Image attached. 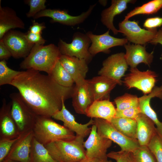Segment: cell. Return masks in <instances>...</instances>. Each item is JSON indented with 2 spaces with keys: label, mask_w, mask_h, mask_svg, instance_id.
Returning a JSON list of instances; mask_svg holds the SVG:
<instances>
[{
  "label": "cell",
  "mask_w": 162,
  "mask_h": 162,
  "mask_svg": "<svg viewBox=\"0 0 162 162\" xmlns=\"http://www.w3.org/2000/svg\"><path fill=\"white\" fill-rule=\"evenodd\" d=\"M112 142L110 140L100 135L97 133L96 126L93 124L88 138L83 142V146L86 149V157L108 158L107 150L111 146Z\"/></svg>",
  "instance_id": "obj_11"
},
{
  "label": "cell",
  "mask_w": 162,
  "mask_h": 162,
  "mask_svg": "<svg viewBox=\"0 0 162 162\" xmlns=\"http://www.w3.org/2000/svg\"><path fill=\"white\" fill-rule=\"evenodd\" d=\"M90 94L93 101L109 100L110 94L118 82L110 78L100 76L87 80Z\"/></svg>",
  "instance_id": "obj_17"
},
{
  "label": "cell",
  "mask_w": 162,
  "mask_h": 162,
  "mask_svg": "<svg viewBox=\"0 0 162 162\" xmlns=\"http://www.w3.org/2000/svg\"><path fill=\"white\" fill-rule=\"evenodd\" d=\"M1 162H19V161L9 159H5Z\"/></svg>",
  "instance_id": "obj_45"
},
{
  "label": "cell",
  "mask_w": 162,
  "mask_h": 162,
  "mask_svg": "<svg viewBox=\"0 0 162 162\" xmlns=\"http://www.w3.org/2000/svg\"><path fill=\"white\" fill-rule=\"evenodd\" d=\"M46 0H25V3L30 7L29 11L26 14L27 17H33L37 13L46 9Z\"/></svg>",
  "instance_id": "obj_35"
},
{
  "label": "cell",
  "mask_w": 162,
  "mask_h": 162,
  "mask_svg": "<svg viewBox=\"0 0 162 162\" xmlns=\"http://www.w3.org/2000/svg\"><path fill=\"white\" fill-rule=\"evenodd\" d=\"M94 120L98 134L117 144L120 147L121 150L131 152L140 146L137 140L125 136L118 131L110 122L99 118H94Z\"/></svg>",
  "instance_id": "obj_6"
},
{
  "label": "cell",
  "mask_w": 162,
  "mask_h": 162,
  "mask_svg": "<svg viewBox=\"0 0 162 162\" xmlns=\"http://www.w3.org/2000/svg\"><path fill=\"white\" fill-rule=\"evenodd\" d=\"M136 1L132 0H112L111 5L103 10L101 13V21L109 30H111L114 34L119 32L113 24V19L116 15L120 14L127 8L128 3H134Z\"/></svg>",
  "instance_id": "obj_23"
},
{
  "label": "cell",
  "mask_w": 162,
  "mask_h": 162,
  "mask_svg": "<svg viewBox=\"0 0 162 162\" xmlns=\"http://www.w3.org/2000/svg\"><path fill=\"white\" fill-rule=\"evenodd\" d=\"M140 108L141 113L146 116L154 123L158 134L162 138V122L159 120L156 113L151 106L150 101L147 100L142 102Z\"/></svg>",
  "instance_id": "obj_31"
},
{
  "label": "cell",
  "mask_w": 162,
  "mask_h": 162,
  "mask_svg": "<svg viewBox=\"0 0 162 162\" xmlns=\"http://www.w3.org/2000/svg\"><path fill=\"white\" fill-rule=\"evenodd\" d=\"M124 46L126 50L125 58L131 68H136L141 63L149 65L152 62L153 52H147L145 46L130 44H126Z\"/></svg>",
  "instance_id": "obj_20"
},
{
  "label": "cell",
  "mask_w": 162,
  "mask_h": 162,
  "mask_svg": "<svg viewBox=\"0 0 162 162\" xmlns=\"http://www.w3.org/2000/svg\"><path fill=\"white\" fill-rule=\"evenodd\" d=\"M129 162H157L156 159L148 146H140L129 152Z\"/></svg>",
  "instance_id": "obj_30"
},
{
  "label": "cell",
  "mask_w": 162,
  "mask_h": 162,
  "mask_svg": "<svg viewBox=\"0 0 162 162\" xmlns=\"http://www.w3.org/2000/svg\"><path fill=\"white\" fill-rule=\"evenodd\" d=\"M21 72L10 68L7 66L6 60H1L0 61V85H10L14 79Z\"/></svg>",
  "instance_id": "obj_33"
},
{
  "label": "cell",
  "mask_w": 162,
  "mask_h": 162,
  "mask_svg": "<svg viewBox=\"0 0 162 162\" xmlns=\"http://www.w3.org/2000/svg\"><path fill=\"white\" fill-rule=\"evenodd\" d=\"M65 100L62 101L61 109L56 112L52 116L54 119L62 121L64 126L70 130L76 133V136L84 138L90 134L91 128L89 127L94 124L92 118L86 124H79L76 121L74 116L66 108Z\"/></svg>",
  "instance_id": "obj_16"
},
{
  "label": "cell",
  "mask_w": 162,
  "mask_h": 162,
  "mask_svg": "<svg viewBox=\"0 0 162 162\" xmlns=\"http://www.w3.org/2000/svg\"><path fill=\"white\" fill-rule=\"evenodd\" d=\"M114 101L116 106V110L139 106V98L128 93L116 98L114 99Z\"/></svg>",
  "instance_id": "obj_32"
},
{
  "label": "cell",
  "mask_w": 162,
  "mask_h": 162,
  "mask_svg": "<svg viewBox=\"0 0 162 162\" xmlns=\"http://www.w3.org/2000/svg\"><path fill=\"white\" fill-rule=\"evenodd\" d=\"M12 54L2 39L0 40V59L6 60L10 57Z\"/></svg>",
  "instance_id": "obj_41"
},
{
  "label": "cell",
  "mask_w": 162,
  "mask_h": 162,
  "mask_svg": "<svg viewBox=\"0 0 162 162\" xmlns=\"http://www.w3.org/2000/svg\"><path fill=\"white\" fill-rule=\"evenodd\" d=\"M61 55L58 46L53 44L47 45L34 44L29 54L21 63L23 69H33L50 75Z\"/></svg>",
  "instance_id": "obj_2"
},
{
  "label": "cell",
  "mask_w": 162,
  "mask_h": 162,
  "mask_svg": "<svg viewBox=\"0 0 162 162\" xmlns=\"http://www.w3.org/2000/svg\"><path fill=\"white\" fill-rule=\"evenodd\" d=\"M14 58H26L29 54L34 44L27 40L26 34L11 30L6 32L2 39ZM1 40V39H0Z\"/></svg>",
  "instance_id": "obj_10"
},
{
  "label": "cell",
  "mask_w": 162,
  "mask_h": 162,
  "mask_svg": "<svg viewBox=\"0 0 162 162\" xmlns=\"http://www.w3.org/2000/svg\"><path fill=\"white\" fill-rule=\"evenodd\" d=\"M51 118L38 116L32 129L34 137L44 146L58 140L74 139V133Z\"/></svg>",
  "instance_id": "obj_4"
},
{
  "label": "cell",
  "mask_w": 162,
  "mask_h": 162,
  "mask_svg": "<svg viewBox=\"0 0 162 162\" xmlns=\"http://www.w3.org/2000/svg\"><path fill=\"white\" fill-rule=\"evenodd\" d=\"M124 54L120 52L112 55L103 62L98 72L99 75L106 76L121 84V79L128 68Z\"/></svg>",
  "instance_id": "obj_12"
},
{
  "label": "cell",
  "mask_w": 162,
  "mask_h": 162,
  "mask_svg": "<svg viewBox=\"0 0 162 162\" xmlns=\"http://www.w3.org/2000/svg\"><path fill=\"white\" fill-rule=\"evenodd\" d=\"M0 0V40L11 29L25 28V24L16 11L8 7H2Z\"/></svg>",
  "instance_id": "obj_24"
},
{
  "label": "cell",
  "mask_w": 162,
  "mask_h": 162,
  "mask_svg": "<svg viewBox=\"0 0 162 162\" xmlns=\"http://www.w3.org/2000/svg\"><path fill=\"white\" fill-rule=\"evenodd\" d=\"M33 137L32 130L21 134L5 159L19 162H30V149Z\"/></svg>",
  "instance_id": "obj_18"
},
{
  "label": "cell",
  "mask_w": 162,
  "mask_h": 162,
  "mask_svg": "<svg viewBox=\"0 0 162 162\" xmlns=\"http://www.w3.org/2000/svg\"><path fill=\"white\" fill-rule=\"evenodd\" d=\"M79 162H112L108 158L100 159L98 158H90L86 157Z\"/></svg>",
  "instance_id": "obj_44"
},
{
  "label": "cell",
  "mask_w": 162,
  "mask_h": 162,
  "mask_svg": "<svg viewBox=\"0 0 162 162\" xmlns=\"http://www.w3.org/2000/svg\"><path fill=\"white\" fill-rule=\"evenodd\" d=\"M10 97L11 114L20 133L32 130L38 116L27 105L19 93H13Z\"/></svg>",
  "instance_id": "obj_5"
},
{
  "label": "cell",
  "mask_w": 162,
  "mask_h": 162,
  "mask_svg": "<svg viewBox=\"0 0 162 162\" xmlns=\"http://www.w3.org/2000/svg\"><path fill=\"white\" fill-rule=\"evenodd\" d=\"M25 34L28 41L34 44L44 45L46 41L43 38L41 34L34 33L29 30Z\"/></svg>",
  "instance_id": "obj_39"
},
{
  "label": "cell",
  "mask_w": 162,
  "mask_h": 162,
  "mask_svg": "<svg viewBox=\"0 0 162 162\" xmlns=\"http://www.w3.org/2000/svg\"><path fill=\"white\" fill-rule=\"evenodd\" d=\"M10 85L36 115L49 118L61 109L63 100L71 98L74 86H61L50 75L33 69L22 71Z\"/></svg>",
  "instance_id": "obj_1"
},
{
  "label": "cell",
  "mask_w": 162,
  "mask_h": 162,
  "mask_svg": "<svg viewBox=\"0 0 162 162\" xmlns=\"http://www.w3.org/2000/svg\"><path fill=\"white\" fill-rule=\"evenodd\" d=\"M49 75L61 86L70 87L74 85V80L62 66L59 60L56 62Z\"/></svg>",
  "instance_id": "obj_28"
},
{
  "label": "cell",
  "mask_w": 162,
  "mask_h": 162,
  "mask_svg": "<svg viewBox=\"0 0 162 162\" xmlns=\"http://www.w3.org/2000/svg\"><path fill=\"white\" fill-rule=\"evenodd\" d=\"M90 43L91 40L86 34L76 32L74 34L70 43L60 39L58 47L61 55L84 59L88 62L93 56L88 51Z\"/></svg>",
  "instance_id": "obj_7"
},
{
  "label": "cell",
  "mask_w": 162,
  "mask_h": 162,
  "mask_svg": "<svg viewBox=\"0 0 162 162\" xmlns=\"http://www.w3.org/2000/svg\"><path fill=\"white\" fill-rule=\"evenodd\" d=\"M157 77L156 74L152 71H141L136 68H131L130 73L126 75L123 82L128 88H135L146 94L152 91Z\"/></svg>",
  "instance_id": "obj_9"
},
{
  "label": "cell",
  "mask_w": 162,
  "mask_h": 162,
  "mask_svg": "<svg viewBox=\"0 0 162 162\" xmlns=\"http://www.w3.org/2000/svg\"><path fill=\"white\" fill-rule=\"evenodd\" d=\"M157 162H162V138L157 133L148 146Z\"/></svg>",
  "instance_id": "obj_34"
},
{
  "label": "cell",
  "mask_w": 162,
  "mask_h": 162,
  "mask_svg": "<svg viewBox=\"0 0 162 162\" xmlns=\"http://www.w3.org/2000/svg\"><path fill=\"white\" fill-rule=\"evenodd\" d=\"M96 4L90 6L86 12L77 16L69 15L66 10L46 9L37 13L33 18L37 19L43 17H49L52 19L51 22H58L68 26H74L82 23L92 12Z\"/></svg>",
  "instance_id": "obj_13"
},
{
  "label": "cell",
  "mask_w": 162,
  "mask_h": 162,
  "mask_svg": "<svg viewBox=\"0 0 162 162\" xmlns=\"http://www.w3.org/2000/svg\"><path fill=\"white\" fill-rule=\"evenodd\" d=\"M141 112L139 107L130 108L122 110H116L115 117L136 119Z\"/></svg>",
  "instance_id": "obj_37"
},
{
  "label": "cell",
  "mask_w": 162,
  "mask_h": 162,
  "mask_svg": "<svg viewBox=\"0 0 162 162\" xmlns=\"http://www.w3.org/2000/svg\"><path fill=\"white\" fill-rule=\"evenodd\" d=\"M19 136L13 139L0 138V162H2L7 157L13 145Z\"/></svg>",
  "instance_id": "obj_36"
},
{
  "label": "cell",
  "mask_w": 162,
  "mask_h": 162,
  "mask_svg": "<svg viewBox=\"0 0 162 162\" xmlns=\"http://www.w3.org/2000/svg\"><path fill=\"white\" fill-rule=\"evenodd\" d=\"M30 158V162H57L52 157L44 145L34 137L31 143Z\"/></svg>",
  "instance_id": "obj_27"
},
{
  "label": "cell",
  "mask_w": 162,
  "mask_h": 162,
  "mask_svg": "<svg viewBox=\"0 0 162 162\" xmlns=\"http://www.w3.org/2000/svg\"><path fill=\"white\" fill-rule=\"evenodd\" d=\"M84 138L76 136L72 140H56L44 146L57 162H79L86 157Z\"/></svg>",
  "instance_id": "obj_3"
},
{
  "label": "cell",
  "mask_w": 162,
  "mask_h": 162,
  "mask_svg": "<svg viewBox=\"0 0 162 162\" xmlns=\"http://www.w3.org/2000/svg\"><path fill=\"white\" fill-rule=\"evenodd\" d=\"M162 25V17H159L148 18L143 24V26L148 29L157 28Z\"/></svg>",
  "instance_id": "obj_40"
},
{
  "label": "cell",
  "mask_w": 162,
  "mask_h": 162,
  "mask_svg": "<svg viewBox=\"0 0 162 162\" xmlns=\"http://www.w3.org/2000/svg\"><path fill=\"white\" fill-rule=\"evenodd\" d=\"M160 88L162 90V85H161V86L160 87Z\"/></svg>",
  "instance_id": "obj_46"
},
{
  "label": "cell",
  "mask_w": 162,
  "mask_h": 162,
  "mask_svg": "<svg viewBox=\"0 0 162 162\" xmlns=\"http://www.w3.org/2000/svg\"><path fill=\"white\" fill-rule=\"evenodd\" d=\"M150 43L154 45L159 44L162 45V28L158 31L155 36Z\"/></svg>",
  "instance_id": "obj_43"
},
{
  "label": "cell",
  "mask_w": 162,
  "mask_h": 162,
  "mask_svg": "<svg viewBox=\"0 0 162 162\" xmlns=\"http://www.w3.org/2000/svg\"><path fill=\"white\" fill-rule=\"evenodd\" d=\"M116 112V108L109 100H98L92 103L86 115L91 118H101L110 122L115 117Z\"/></svg>",
  "instance_id": "obj_25"
},
{
  "label": "cell",
  "mask_w": 162,
  "mask_h": 162,
  "mask_svg": "<svg viewBox=\"0 0 162 162\" xmlns=\"http://www.w3.org/2000/svg\"><path fill=\"white\" fill-rule=\"evenodd\" d=\"M86 34L92 43L88 51L92 56L100 52L109 53L110 48L124 45L128 41L126 38H119L111 36L109 34V30L100 35L94 34L91 32H89Z\"/></svg>",
  "instance_id": "obj_14"
},
{
  "label": "cell",
  "mask_w": 162,
  "mask_h": 162,
  "mask_svg": "<svg viewBox=\"0 0 162 162\" xmlns=\"http://www.w3.org/2000/svg\"><path fill=\"white\" fill-rule=\"evenodd\" d=\"M119 32L123 34L126 38L136 44L144 45L149 42L155 36L157 28L147 30L141 28L135 21L124 19L119 23Z\"/></svg>",
  "instance_id": "obj_8"
},
{
  "label": "cell",
  "mask_w": 162,
  "mask_h": 162,
  "mask_svg": "<svg viewBox=\"0 0 162 162\" xmlns=\"http://www.w3.org/2000/svg\"><path fill=\"white\" fill-rule=\"evenodd\" d=\"M46 28L44 23H39L33 20L32 21V24L30 26L29 31L34 33L42 34V31Z\"/></svg>",
  "instance_id": "obj_42"
},
{
  "label": "cell",
  "mask_w": 162,
  "mask_h": 162,
  "mask_svg": "<svg viewBox=\"0 0 162 162\" xmlns=\"http://www.w3.org/2000/svg\"><path fill=\"white\" fill-rule=\"evenodd\" d=\"M129 152L125 151H112L107 154L108 158L115 160L116 162H129Z\"/></svg>",
  "instance_id": "obj_38"
},
{
  "label": "cell",
  "mask_w": 162,
  "mask_h": 162,
  "mask_svg": "<svg viewBox=\"0 0 162 162\" xmlns=\"http://www.w3.org/2000/svg\"><path fill=\"white\" fill-rule=\"evenodd\" d=\"M137 123L136 139L140 146H148L157 133L153 122L144 114L140 113L136 119Z\"/></svg>",
  "instance_id": "obj_21"
},
{
  "label": "cell",
  "mask_w": 162,
  "mask_h": 162,
  "mask_svg": "<svg viewBox=\"0 0 162 162\" xmlns=\"http://www.w3.org/2000/svg\"><path fill=\"white\" fill-rule=\"evenodd\" d=\"M162 8V0H153L137 7L128 13L125 20L138 14H152L157 13Z\"/></svg>",
  "instance_id": "obj_29"
},
{
  "label": "cell",
  "mask_w": 162,
  "mask_h": 162,
  "mask_svg": "<svg viewBox=\"0 0 162 162\" xmlns=\"http://www.w3.org/2000/svg\"><path fill=\"white\" fill-rule=\"evenodd\" d=\"M59 60L75 82L81 78L86 79L88 69V62L86 60L62 55H61Z\"/></svg>",
  "instance_id": "obj_22"
},
{
  "label": "cell",
  "mask_w": 162,
  "mask_h": 162,
  "mask_svg": "<svg viewBox=\"0 0 162 162\" xmlns=\"http://www.w3.org/2000/svg\"><path fill=\"white\" fill-rule=\"evenodd\" d=\"M110 122L118 131L125 136L137 140V123L136 120L115 117Z\"/></svg>",
  "instance_id": "obj_26"
},
{
  "label": "cell",
  "mask_w": 162,
  "mask_h": 162,
  "mask_svg": "<svg viewBox=\"0 0 162 162\" xmlns=\"http://www.w3.org/2000/svg\"><path fill=\"white\" fill-rule=\"evenodd\" d=\"M71 98L72 106L75 112L86 115L87 110L93 102L89 91L87 80L82 78L75 82Z\"/></svg>",
  "instance_id": "obj_15"
},
{
  "label": "cell",
  "mask_w": 162,
  "mask_h": 162,
  "mask_svg": "<svg viewBox=\"0 0 162 162\" xmlns=\"http://www.w3.org/2000/svg\"><path fill=\"white\" fill-rule=\"evenodd\" d=\"M11 102L7 103L3 99L0 110V138L15 139L21 134L12 118Z\"/></svg>",
  "instance_id": "obj_19"
}]
</instances>
